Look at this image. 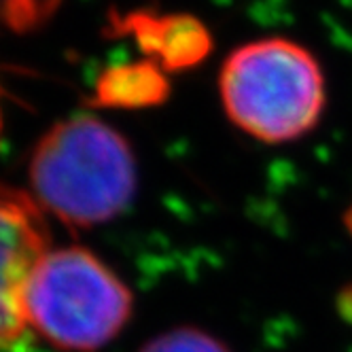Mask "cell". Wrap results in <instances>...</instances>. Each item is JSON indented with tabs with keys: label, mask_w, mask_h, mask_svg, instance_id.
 Masks as SVG:
<instances>
[{
	"label": "cell",
	"mask_w": 352,
	"mask_h": 352,
	"mask_svg": "<svg viewBox=\"0 0 352 352\" xmlns=\"http://www.w3.org/2000/svg\"><path fill=\"white\" fill-rule=\"evenodd\" d=\"M32 197L70 230H89L119 217L136 195L132 146L109 123L77 115L56 123L32 151Z\"/></svg>",
	"instance_id": "obj_1"
},
{
	"label": "cell",
	"mask_w": 352,
	"mask_h": 352,
	"mask_svg": "<svg viewBox=\"0 0 352 352\" xmlns=\"http://www.w3.org/2000/svg\"><path fill=\"white\" fill-rule=\"evenodd\" d=\"M219 91L236 128L267 144L308 134L327 104L318 60L304 45L280 36L234 49L223 62Z\"/></svg>",
	"instance_id": "obj_2"
},
{
	"label": "cell",
	"mask_w": 352,
	"mask_h": 352,
	"mask_svg": "<svg viewBox=\"0 0 352 352\" xmlns=\"http://www.w3.org/2000/svg\"><path fill=\"white\" fill-rule=\"evenodd\" d=\"M23 320L49 344L94 352L115 340L132 316V293L83 246L49 248L21 295Z\"/></svg>",
	"instance_id": "obj_3"
},
{
	"label": "cell",
	"mask_w": 352,
	"mask_h": 352,
	"mask_svg": "<svg viewBox=\"0 0 352 352\" xmlns=\"http://www.w3.org/2000/svg\"><path fill=\"white\" fill-rule=\"evenodd\" d=\"M52 248V234L36 199L0 181V350L28 329L21 295L36 261Z\"/></svg>",
	"instance_id": "obj_4"
},
{
	"label": "cell",
	"mask_w": 352,
	"mask_h": 352,
	"mask_svg": "<svg viewBox=\"0 0 352 352\" xmlns=\"http://www.w3.org/2000/svg\"><path fill=\"white\" fill-rule=\"evenodd\" d=\"M128 26L146 54H153L166 68H185L206 54L208 36L191 17H148L134 13L125 17Z\"/></svg>",
	"instance_id": "obj_5"
},
{
	"label": "cell",
	"mask_w": 352,
	"mask_h": 352,
	"mask_svg": "<svg viewBox=\"0 0 352 352\" xmlns=\"http://www.w3.org/2000/svg\"><path fill=\"white\" fill-rule=\"evenodd\" d=\"M168 96V83L151 62L119 64L98 77L91 107L96 109H144Z\"/></svg>",
	"instance_id": "obj_6"
},
{
	"label": "cell",
	"mask_w": 352,
	"mask_h": 352,
	"mask_svg": "<svg viewBox=\"0 0 352 352\" xmlns=\"http://www.w3.org/2000/svg\"><path fill=\"white\" fill-rule=\"evenodd\" d=\"M60 7V0H0V28L30 32L41 28Z\"/></svg>",
	"instance_id": "obj_7"
},
{
	"label": "cell",
	"mask_w": 352,
	"mask_h": 352,
	"mask_svg": "<svg viewBox=\"0 0 352 352\" xmlns=\"http://www.w3.org/2000/svg\"><path fill=\"white\" fill-rule=\"evenodd\" d=\"M140 352H228V350L204 331L174 329L151 340Z\"/></svg>",
	"instance_id": "obj_8"
},
{
	"label": "cell",
	"mask_w": 352,
	"mask_h": 352,
	"mask_svg": "<svg viewBox=\"0 0 352 352\" xmlns=\"http://www.w3.org/2000/svg\"><path fill=\"white\" fill-rule=\"evenodd\" d=\"M0 132H3V113H0Z\"/></svg>",
	"instance_id": "obj_9"
}]
</instances>
